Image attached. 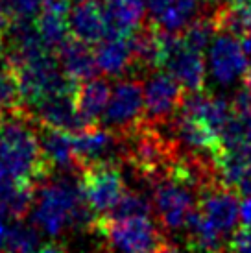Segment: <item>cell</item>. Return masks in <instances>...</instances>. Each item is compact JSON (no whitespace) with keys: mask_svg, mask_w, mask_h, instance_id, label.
<instances>
[{"mask_svg":"<svg viewBox=\"0 0 251 253\" xmlns=\"http://www.w3.org/2000/svg\"><path fill=\"white\" fill-rule=\"evenodd\" d=\"M9 220H11V218L0 209V252H4V248H6V237H7V229H9Z\"/></svg>","mask_w":251,"mask_h":253,"instance_id":"31","label":"cell"},{"mask_svg":"<svg viewBox=\"0 0 251 253\" xmlns=\"http://www.w3.org/2000/svg\"><path fill=\"white\" fill-rule=\"evenodd\" d=\"M96 218L98 214L85 202L80 179H72V174L61 177L50 174L35 185L32 222L44 235L59 237L67 229L91 231Z\"/></svg>","mask_w":251,"mask_h":253,"instance_id":"1","label":"cell"},{"mask_svg":"<svg viewBox=\"0 0 251 253\" xmlns=\"http://www.w3.org/2000/svg\"><path fill=\"white\" fill-rule=\"evenodd\" d=\"M98 71H102L105 76L117 78L124 76L126 72L133 69V54L129 36L124 34H109L98 42L96 50Z\"/></svg>","mask_w":251,"mask_h":253,"instance_id":"19","label":"cell"},{"mask_svg":"<svg viewBox=\"0 0 251 253\" xmlns=\"http://www.w3.org/2000/svg\"><path fill=\"white\" fill-rule=\"evenodd\" d=\"M242 82H244V89L251 94V63L248 65L244 76H242Z\"/></svg>","mask_w":251,"mask_h":253,"instance_id":"35","label":"cell"},{"mask_svg":"<svg viewBox=\"0 0 251 253\" xmlns=\"http://www.w3.org/2000/svg\"><path fill=\"white\" fill-rule=\"evenodd\" d=\"M102 120L105 127L119 135L139 127L144 122V84L137 78L120 80L113 87Z\"/></svg>","mask_w":251,"mask_h":253,"instance_id":"6","label":"cell"},{"mask_svg":"<svg viewBox=\"0 0 251 253\" xmlns=\"http://www.w3.org/2000/svg\"><path fill=\"white\" fill-rule=\"evenodd\" d=\"M57 57H59V63H61L65 74L70 80H74L76 84L87 82L96 76L98 63L94 50L87 42L80 41L76 37L74 39L70 37L69 41L63 44L57 52Z\"/></svg>","mask_w":251,"mask_h":253,"instance_id":"20","label":"cell"},{"mask_svg":"<svg viewBox=\"0 0 251 253\" xmlns=\"http://www.w3.org/2000/svg\"><path fill=\"white\" fill-rule=\"evenodd\" d=\"M154 214V204L148 200L142 192L127 190L120 196L117 205L107 212L109 218H129V216H152Z\"/></svg>","mask_w":251,"mask_h":253,"instance_id":"26","label":"cell"},{"mask_svg":"<svg viewBox=\"0 0 251 253\" xmlns=\"http://www.w3.org/2000/svg\"><path fill=\"white\" fill-rule=\"evenodd\" d=\"M216 32L218 26L214 11H209V13H202L200 17H196L194 21L181 32V37L185 44H188L190 48L205 52L209 48L210 41L216 36Z\"/></svg>","mask_w":251,"mask_h":253,"instance_id":"25","label":"cell"},{"mask_svg":"<svg viewBox=\"0 0 251 253\" xmlns=\"http://www.w3.org/2000/svg\"><path fill=\"white\" fill-rule=\"evenodd\" d=\"M111 98V85L105 78H91L78 84L74 102L82 119L92 126L104 117L107 102Z\"/></svg>","mask_w":251,"mask_h":253,"instance_id":"21","label":"cell"},{"mask_svg":"<svg viewBox=\"0 0 251 253\" xmlns=\"http://www.w3.org/2000/svg\"><path fill=\"white\" fill-rule=\"evenodd\" d=\"M163 231L161 224H155L152 216H98L91 229L104 240L109 253H155L167 240Z\"/></svg>","mask_w":251,"mask_h":253,"instance_id":"3","label":"cell"},{"mask_svg":"<svg viewBox=\"0 0 251 253\" xmlns=\"http://www.w3.org/2000/svg\"><path fill=\"white\" fill-rule=\"evenodd\" d=\"M183 91L181 84L168 72H152L144 84V120L154 126H165L179 111Z\"/></svg>","mask_w":251,"mask_h":253,"instance_id":"9","label":"cell"},{"mask_svg":"<svg viewBox=\"0 0 251 253\" xmlns=\"http://www.w3.org/2000/svg\"><path fill=\"white\" fill-rule=\"evenodd\" d=\"M22 94L19 80L6 54L0 56V115L22 109Z\"/></svg>","mask_w":251,"mask_h":253,"instance_id":"24","label":"cell"},{"mask_svg":"<svg viewBox=\"0 0 251 253\" xmlns=\"http://www.w3.org/2000/svg\"><path fill=\"white\" fill-rule=\"evenodd\" d=\"M196 207L223 239L231 240L240 218L237 190L225 187L223 183H214L200 192Z\"/></svg>","mask_w":251,"mask_h":253,"instance_id":"10","label":"cell"},{"mask_svg":"<svg viewBox=\"0 0 251 253\" xmlns=\"http://www.w3.org/2000/svg\"><path fill=\"white\" fill-rule=\"evenodd\" d=\"M155 253H190V252H187L185 248L177 246V244H172V242L165 240V242L155 250Z\"/></svg>","mask_w":251,"mask_h":253,"instance_id":"32","label":"cell"},{"mask_svg":"<svg viewBox=\"0 0 251 253\" xmlns=\"http://www.w3.org/2000/svg\"><path fill=\"white\" fill-rule=\"evenodd\" d=\"M80 185L85 202L98 216L107 214L126 192V181L120 163H100L82 170Z\"/></svg>","mask_w":251,"mask_h":253,"instance_id":"7","label":"cell"},{"mask_svg":"<svg viewBox=\"0 0 251 253\" xmlns=\"http://www.w3.org/2000/svg\"><path fill=\"white\" fill-rule=\"evenodd\" d=\"M9 22H11V17L7 15V11L4 9V6L0 4V56H2V54H6V41H4V37H6Z\"/></svg>","mask_w":251,"mask_h":253,"instance_id":"29","label":"cell"},{"mask_svg":"<svg viewBox=\"0 0 251 253\" xmlns=\"http://www.w3.org/2000/svg\"><path fill=\"white\" fill-rule=\"evenodd\" d=\"M231 250L233 253H251V229L244 227L240 231H235L231 237Z\"/></svg>","mask_w":251,"mask_h":253,"instance_id":"28","label":"cell"},{"mask_svg":"<svg viewBox=\"0 0 251 253\" xmlns=\"http://www.w3.org/2000/svg\"><path fill=\"white\" fill-rule=\"evenodd\" d=\"M72 141L82 170L100 163L122 165V135L115 133L109 127L92 124L72 133Z\"/></svg>","mask_w":251,"mask_h":253,"instance_id":"11","label":"cell"},{"mask_svg":"<svg viewBox=\"0 0 251 253\" xmlns=\"http://www.w3.org/2000/svg\"><path fill=\"white\" fill-rule=\"evenodd\" d=\"M202 2H203V6H207L210 11H216V9H222V7H225L227 4L235 2V0H202Z\"/></svg>","mask_w":251,"mask_h":253,"instance_id":"34","label":"cell"},{"mask_svg":"<svg viewBox=\"0 0 251 253\" xmlns=\"http://www.w3.org/2000/svg\"><path fill=\"white\" fill-rule=\"evenodd\" d=\"M50 174L34 117L24 107L0 115V177L37 185Z\"/></svg>","mask_w":251,"mask_h":253,"instance_id":"2","label":"cell"},{"mask_svg":"<svg viewBox=\"0 0 251 253\" xmlns=\"http://www.w3.org/2000/svg\"><path fill=\"white\" fill-rule=\"evenodd\" d=\"M70 6L67 0H46V4L34 19L41 41L54 52H59L70 39Z\"/></svg>","mask_w":251,"mask_h":253,"instance_id":"17","label":"cell"},{"mask_svg":"<svg viewBox=\"0 0 251 253\" xmlns=\"http://www.w3.org/2000/svg\"><path fill=\"white\" fill-rule=\"evenodd\" d=\"M209 56H207V69L212 80L222 87L237 84L242 80L248 69V52L242 46L240 39L231 34L220 32L209 44Z\"/></svg>","mask_w":251,"mask_h":253,"instance_id":"8","label":"cell"},{"mask_svg":"<svg viewBox=\"0 0 251 253\" xmlns=\"http://www.w3.org/2000/svg\"><path fill=\"white\" fill-rule=\"evenodd\" d=\"M163 37V67L175 78L185 91H202L207 80V63L203 52L185 44L181 34L161 32Z\"/></svg>","mask_w":251,"mask_h":253,"instance_id":"5","label":"cell"},{"mask_svg":"<svg viewBox=\"0 0 251 253\" xmlns=\"http://www.w3.org/2000/svg\"><path fill=\"white\" fill-rule=\"evenodd\" d=\"M39 229L34 222H26V218L13 220L6 237V253H35L39 248Z\"/></svg>","mask_w":251,"mask_h":253,"instance_id":"23","label":"cell"},{"mask_svg":"<svg viewBox=\"0 0 251 253\" xmlns=\"http://www.w3.org/2000/svg\"><path fill=\"white\" fill-rule=\"evenodd\" d=\"M35 253H69V252H67V248L61 246V244H57V242H48V244H44V246L37 248Z\"/></svg>","mask_w":251,"mask_h":253,"instance_id":"33","label":"cell"},{"mask_svg":"<svg viewBox=\"0 0 251 253\" xmlns=\"http://www.w3.org/2000/svg\"><path fill=\"white\" fill-rule=\"evenodd\" d=\"M133 54V69L142 74H152L163 67V37L161 30L152 22L142 24L129 34Z\"/></svg>","mask_w":251,"mask_h":253,"instance_id":"18","label":"cell"},{"mask_svg":"<svg viewBox=\"0 0 251 253\" xmlns=\"http://www.w3.org/2000/svg\"><path fill=\"white\" fill-rule=\"evenodd\" d=\"M109 34H124L131 32L144 24L146 4L144 0H102Z\"/></svg>","mask_w":251,"mask_h":253,"instance_id":"22","label":"cell"},{"mask_svg":"<svg viewBox=\"0 0 251 253\" xmlns=\"http://www.w3.org/2000/svg\"><path fill=\"white\" fill-rule=\"evenodd\" d=\"M240 220H242L244 227L251 229V194H248L240 202Z\"/></svg>","mask_w":251,"mask_h":253,"instance_id":"30","label":"cell"},{"mask_svg":"<svg viewBox=\"0 0 251 253\" xmlns=\"http://www.w3.org/2000/svg\"><path fill=\"white\" fill-rule=\"evenodd\" d=\"M34 117L39 126L63 129L69 133H76L89 124L82 119L74 102V92H59L39 100L32 107H24Z\"/></svg>","mask_w":251,"mask_h":253,"instance_id":"12","label":"cell"},{"mask_svg":"<svg viewBox=\"0 0 251 253\" xmlns=\"http://www.w3.org/2000/svg\"><path fill=\"white\" fill-rule=\"evenodd\" d=\"M150 22L161 32L181 34L202 15V0H144Z\"/></svg>","mask_w":251,"mask_h":253,"instance_id":"13","label":"cell"},{"mask_svg":"<svg viewBox=\"0 0 251 253\" xmlns=\"http://www.w3.org/2000/svg\"><path fill=\"white\" fill-rule=\"evenodd\" d=\"M179 111L198 119L209 127L210 131L222 137V131L229 120L233 107H231V102H227L225 98L205 92L202 89V91H187V94L183 96Z\"/></svg>","mask_w":251,"mask_h":253,"instance_id":"14","label":"cell"},{"mask_svg":"<svg viewBox=\"0 0 251 253\" xmlns=\"http://www.w3.org/2000/svg\"><path fill=\"white\" fill-rule=\"evenodd\" d=\"M152 204L161 227L168 233L185 229L190 212L198 205V192L172 172H163L150 181Z\"/></svg>","mask_w":251,"mask_h":253,"instance_id":"4","label":"cell"},{"mask_svg":"<svg viewBox=\"0 0 251 253\" xmlns=\"http://www.w3.org/2000/svg\"><path fill=\"white\" fill-rule=\"evenodd\" d=\"M39 142L44 159L48 163L52 172L59 174H82V167L74 152V141L72 133L63 131V129H54V127L39 126Z\"/></svg>","mask_w":251,"mask_h":253,"instance_id":"15","label":"cell"},{"mask_svg":"<svg viewBox=\"0 0 251 253\" xmlns=\"http://www.w3.org/2000/svg\"><path fill=\"white\" fill-rule=\"evenodd\" d=\"M69 22L70 34L87 44H98L109 36L102 0H78L74 6H70Z\"/></svg>","mask_w":251,"mask_h":253,"instance_id":"16","label":"cell"},{"mask_svg":"<svg viewBox=\"0 0 251 253\" xmlns=\"http://www.w3.org/2000/svg\"><path fill=\"white\" fill-rule=\"evenodd\" d=\"M11 19H35L46 0H0Z\"/></svg>","mask_w":251,"mask_h":253,"instance_id":"27","label":"cell"}]
</instances>
